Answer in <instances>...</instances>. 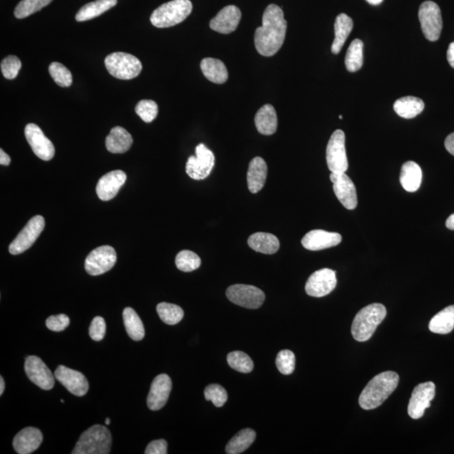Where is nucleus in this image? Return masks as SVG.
<instances>
[{"mask_svg":"<svg viewBox=\"0 0 454 454\" xmlns=\"http://www.w3.org/2000/svg\"><path fill=\"white\" fill-rule=\"evenodd\" d=\"M287 21L279 6L269 5L264 10L263 25L257 28L254 43L257 53L264 57H272L278 53L286 39Z\"/></svg>","mask_w":454,"mask_h":454,"instance_id":"f257e3e1","label":"nucleus"},{"mask_svg":"<svg viewBox=\"0 0 454 454\" xmlns=\"http://www.w3.org/2000/svg\"><path fill=\"white\" fill-rule=\"evenodd\" d=\"M399 380L398 374L393 371L383 372L375 376L362 391L359 400L360 407L364 409L380 407L396 390Z\"/></svg>","mask_w":454,"mask_h":454,"instance_id":"f03ea898","label":"nucleus"},{"mask_svg":"<svg viewBox=\"0 0 454 454\" xmlns=\"http://www.w3.org/2000/svg\"><path fill=\"white\" fill-rule=\"evenodd\" d=\"M386 306L379 303L365 306L360 310L352 324V335L357 342H366L374 335L380 323L385 320Z\"/></svg>","mask_w":454,"mask_h":454,"instance_id":"7ed1b4c3","label":"nucleus"},{"mask_svg":"<svg viewBox=\"0 0 454 454\" xmlns=\"http://www.w3.org/2000/svg\"><path fill=\"white\" fill-rule=\"evenodd\" d=\"M193 10L190 0H172L165 3L151 14V24L157 28L175 27L186 19Z\"/></svg>","mask_w":454,"mask_h":454,"instance_id":"20e7f679","label":"nucleus"},{"mask_svg":"<svg viewBox=\"0 0 454 454\" xmlns=\"http://www.w3.org/2000/svg\"><path fill=\"white\" fill-rule=\"evenodd\" d=\"M112 438L104 426L94 425L81 435L73 454H108L112 449Z\"/></svg>","mask_w":454,"mask_h":454,"instance_id":"39448f33","label":"nucleus"},{"mask_svg":"<svg viewBox=\"0 0 454 454\" xmlns=\"http://www.w3.org/2000/svg\"><path fill=\"white\" fill-rule=\"evenodd\" d=\"M108 72L118 79H135L141 73V61L133 55L125 53H114L108 55L105 60Z\"/></svg>","mask_w":454,"mask_h":454,"instance_id":"423d86ee","label":"nucleus"},{"mask_svg":"<svg viewBox=\"0 0 454 454\" xmlns=\"http://www.w3.org/2000/svg\"><path fill=\"white\" fill-rule=\"evenodd\" d=\"M418 17L423 33L430 42H436L440 38L442 29L441 10L437 3L426 1L420 5Z\"/></svg>","mask_w":454,"mask_h":454,"instance_id":"0eeeda50","label":"nucleus"},{"mask_svg":"<svg viewBox=\"0 0 454 454\" xmlns=\"http://www.w3.org/2000/svg\"><path fill=\"white\" fill-rule=\"evenodd\" d=\"M345 134L342 130L332 133L327 147V162L331 173H345L349 168L345 147Z\"/></svg>","mask_w":454,"mask_h":454,"instance_id":"6e6552de","label":"nucleus"},{"mask_svg":"<svg viewBox=\"0 0 454 454\" xmlns=\"http://www.w3.org/2000/svg\"><path fill=\"white\" fill-rule=\"evenodd\" d=\"M197 156H191L186 164V173L191 179L203 180L210 175L215 166V155L204 144L195 149Z\"/></svg>","mask_w":454,"mask_h":454,"instance_id":"1a4fd4ad","label":"nucleus"},{"mask_svg":"<svg viewBox=\"0 0 454 454\" xmlns=\"http://www.w3.org/2000/svg\"><path fill=\"white\" fill-rule=\"evenodd\" d=\"M45 228V219L42 216L32 217L18 234L9 247V252L12 255L24 253L34 244Z\"/></svg>","mask_w":454,"mask_h":454,"instance_id":"9d476101","label":"nucleus"},{"mask_svg":"<svg viewBox=\"0 0 454 454\" xmlns=\"http://www.w3.org/2000/svg\"><path fill=\"white\" fill-rule=\"evenodd\" d=\"M228 300L247 309H257L264 304L265 294L260 289L247 284H234L227 290Z\"/></svg>","mask_w":454,"mask_h":454,"instance_id":"9b49d317","label":"nucleus"},{"mask_svg":"<svg viewBox=\"0 0 454 454\" xmlns=\"http://www.w3.org/2000/svg\"><path fill=\"white\" fill-rule=\"evenodd\" d=\"M117 260L116 250L110 246H101L94 249L86 257V270L88 275L98 276L112 269Z\"/></svg>","mask_w":454,"mask_h":454,"instance_id":"f8f14e48","label":"nucleus"},{"mask_svg":"<svg viewBox=\"0 0 454 454\" xmlns=\"http://www.w3.org/2000/svg\"><path fill=\"white\" fill-rule=\"evenodd\" d=\"M336 272L330 268H323L313 273L305 284V292L310 297L320 298L329 294L337 286Z\"/></svg>","mask_w":454,"mask_h":454,"instance_id":"ddd939ff","label":"nucleus"},{"mask_svg":"<svg viewBox=\"0 0 454 454\" xmlns=\"http://www.w3.org/2000/svg\"><path fill=\"white\" fill-rule=\"evenodd\" d=\"M436 394V386L433 382L420 383L415 387L408 405V415L412 419H420L426 409L431 407V401Z\"/></svg>","mask_w":454,"mask_h":454,"instance_id":"4468645a","label":"nucleus"},{"mask_svg":"<svg viewBox=\"0 0 454 454\" xmlns=\"http://www.w3.org/2000/svg\"><path fill=\"white\" fill-rule=\"evenodd\" d=\"M25 136L33 153L40 160L50 161L55 155V147L38 125L29 123L25 128Z\"/></svg>","mask_w":454,"mask_h":454,"instance_id":"2eb2a0df","label":"nucleus"},{"mask_svg":"<svg viewBox=\"0 0 454 454\" xmlns=\"http://www.w3.org/2000/svg\"><path fill=\"white\" fill-rule=\"evenodd\" d=\"M25 374L32 383L44 390H50L55 385V375L46 364L36 356H29L25 360Z\"/></svg>","mask_w":454,"mask_h":454,"instance_id":"dca6fc26","label":"nucleus"},{"mask_svg":"<svg viewBox=\"0 0 454 454\" xmlns=\"http://www.w3.org/2000/svg\"><path fill=\"white\" fill-rule=\"evenodd\" d=\"M330 179L333 184L336 197L346 209L354 210L357 205L356 187L345 173H331Z\"/></svg>","mask_w":454,"mask_h":454,"instance_id":"f3484780","label":"nucleus"},{"mask_svg":"<svg viewBox=\"0 0 454 454\" xmlns=\"http://www.w3.org/2000/svg\"><path fill=\"white\" fill-rule=\"evenodd\" d=\"M54 375L58 381L75 396L81 397L87 394L88 382L82 373L60 365L55 371Z\"/></svg>","mask_w":454,"mask_h":454,"instance_id":"a211bd4d","label":"nucleus"},{"mask_svg":"<svg viewBox=\"0 0 454 454\" xmlns=\"http://www.w3.org/2000/svg\"><path fill=\"white\" fill-rule=\"evenodd\" d=\"M172 390V380L167 375H160L151 383L147 396V405L151 411H158L164 407Z\"/></svg>","mask_w":454,"mask_h":454,"instance_id":"6ab92c4d","label":"nucleus"},{"mask_svg":"<svg viewBox=\"0 0 454 454\" xmlns=\"http://www.w3.org/2000/svg\"><path fill=\"white\" fill-rule=\"evenodd\" d=\"M241 18L242 13L238 7L228 5L210 21V27L221 34H230L238 28Z\"/></svg>","mask_w":454,"mask_h":454,"instance_id":"aec40b11","label":"nucleus"},{"mask_svg":"<svg viewBox=\"0 0 454 454\" xmlns=\"http://www.w3.org/2000/svg\"><path fill=\"white\" fill-rule=\"evenodd\" d=\"M127 181V175L121 171H114L106 173L99 180L96 186V193L103 201H112L116 197Z\"/></svg>","mask_w":454,"mask_h":454,"instance_id":"412c9836","label":"nucleus"},{"mask_svg":"<svg viewBox=\"0 0 454 454\" xmlns=\"http://www.w3.org/2000/svg\"><path fill=\"white\" fill-rule=\"evenodd\" d=\"M342 239V236L337 232L313 230L302 238L301 244L305 249L320 251L340 244Z\"/></svg>","mask_w":454,"mask_h":454,"instance_id":"4be33fe9","label":"nucleus"},{"mask_svg":"<svg viewBox=\"0 0 454 454\" xmlns=\"http://www.w3.org/2000/svg\"><path fill=\"white\" fill-rule=\"evenodd\" d=\"M42 441V433L38 428L27 427L14 437L13 446L17 453L29 454L36 451Z\"/></svg>","mask_w":454,"mask_h":454,"instance_id":"5701e85b","label":"nucleus"},{"mask_svg":"<svg viewBox=\"0 0 454 454\" xmlns=\"http://www.w3.org/2000/svg\"><path fill=\"white\" fill-rule=\"evenodd\" d=\"M268 166L263 158L254 157L250 162L249 171H247V186L251 193L257 194L263 189L267 179Z\"/></svg>","mask_w":454,"mask_h":454,"instance_id":"b1692460","label":"nucleus"},{"mask_svg":"<svg viewBox=\"0 0 454 454\" xmlns=\"http://www.w3.org/2000/svg\"><path fill=\"white\" fill-rule=\"evenodd\" d=\"M132 143L131 135L121 127L112 128L105 140L106 149L112 153H127Z\"/></svg>","mask_w":454,"mask_h":454,"instance_id":"393cba45","label":"nucleus"},{"mask_svg":"<svg viewBox=\"0 0 454 454\" xmlns=\"http://www.w3.org/2000/svg\"><path fill=\"white\" fill-rule=\"evenodd\" d=\"M254 121L257 130L260 134L264 136L275 134L278 127V117L274 106L267 104L262 107L258 110Z\"/></svg>","mask_w":454,"mask_h":454,"instance_id":"a878e982","label":"nucleus"},{"mask_svg":"<svg viewBox=\"0 0 454 454\" xmlns=\"http://www.w3.org/2000/svg\"><path fill=\"white\" fill-rule=\"evenodd\" d=\"M423 180V171L415 162L409 161L402 166L400 181L402 187L407 192H416L419 190Z\"/></svg>","mask_w":454,"mask_h":454,"instance_id":"bb28decb","label":"nucleus"},{"mask_svg":"<svg viewBox=\"0 0 454 454\" xmlns=\"http://www.w3.org/2000/svg\"><path fill=\"white\" fill-rule=\"evenodd\" d=\"M201 68L203 75L210 82L223 84L228 79L227 66L219 59L206 58L201 62Z\"/></svg>","mask_w":454,"mask_h":454,"instance_id":"cd10ccee","label":"nucleus"},{"mask_svg":"<svg viewBox=\"0 0 454 454\" xmlns=\"http://www.w3.org/2000/svg\"><path fill=\"white\" fill-rule=\"evenodd\" d=\"M247 244L256 252L264 254H274L278 252L280 246L276 236L266 232H257L251 235L247 240Z\"/></svg>","mask_w":454,"mask_h":454,"instance_id":"c85d7f7f","label":"nucleus"},{"mask_svg":"<svg viewBox=\"0 0 454 454\" xmlns=\"http://www.w3.org/2000/svg\"><path fill=\"white\" fill-rule=\"evenodd\" d=\"M353 28V21L346 14H340L336 19L335 39L331 45V53L338 54L340 53L343 45L348 39L351 31Z\"/></svg>","mask_w":454,"mask_h":454,"instance_id":"c756f323","label":"nucleus"},{"mask_svg":"<svg viewBox=\"0 0 454 454\" xmlns=\"http://www.w3.org/2000/svg\"><path fill=\"white\" fill-rule=\"evenodd\" d=\"M425 104L422 99L413 96L399 99L394 105V112L405 119L415 118L423 112Z\"/></svg>","mask_w":454,"mask_h":454,"instance_id":"7c9ffc66","label":"nucleus"},{"mask_svg":"<svg viewBox=\"0 0 454 454\" xmlns=\"http://www.w3.org/2000/svg\"><path fill=\"white\" fill-rule=\"evenodd\" d=\"M429 329L433 333L449 334L454 329V305L442 310L430 320Z\"/></svg>","mask_w":454,"mask_h":454,"instance_id":"2f4dec72","label":"nucleus"},{"mask_svg":"<svg viewBox=\"0 0 454 454\" xmlns=\"http://www.w3.org/2000/svg\"><path fill=\"white\" fill-rule=\"evenodd\" d=\"M117 0H96V1L87 3L81 8L76 14V21L79 22L87 21L101 16L116 6Z\"/></svg>","mask_w":454,"mask_h":454,"instance_id":"473e14b6","label":"nucleus"},{"mask_svg":"<svg viewBox=\"0 0 454 454\" xmlns=\"http://www.w3.org/2000/svg\"><path fill=\"white\" fill-rule=\"evenodd\" d=\"M256 439L255 431L247 428L240 431L232 438L226 446L228 454H240L246 451Z\"/></svg>","mask_w":454,"mask_h":454,"instance_id":"72a5a7b5","label":"nucleus"},{"mask_svg":"<svg viewBox=\"0 0 454 454\" xmlns=\"http://www.w3.org/2000/svg\"><path fill=\"white\" fill-rule=\"evenodd\" d=\"M123 320L125 330L129 337L134 341H141L145 337V328L141 318L131 307H127L123 312Z\"/></svg>","mask_w":454,"mask_h":454,"instance_id":"f704fd0d","label":"nucleus"},{"mask_svg":"<svg viewBox=\"0 0 454 454\" xmlns=\"http://www.w3.org/2000/svg\"><path fill=\"white\" fill-rule=\"evenodd\" d=\"M364 64V43L360 39L353 40L350 44L345 58V65L348 71H359Z\"/></svg>","mask_w":454,"mask_h":454,"instance_id":"c9c22d12","label":"nucleus"},{"mask_svg":"<svg viewBox=\"0 0 454 454\" xmlns=\"http://www.w3.org/2000/svg\"><path fill=\"white\" fill-rule=\"evenodd\" d=\"M157 312L162 322L168 325H176L182 320L184 313L179 305L162 302L157 306Z\"/></svg>","mask_w":454,"mask_h":454,"instance_id":"e433bc0d","label":"nucleus"},{"mask_svg":"<svg viewBox=\"0 0 454 454\" xmlns=\"http://www.w3.org/2000/svg\"><path fill=\"white\" fill-rule=\"evenodd\" d=\"M228 364L231 368L243 374H249L253 370L254 364L251 357L241 351H235L228 354Z\"/></svg>","mask_w":454,"mask_h":454,"instance_id":"4c0bfd02","label":"nucleus"},{"mask_svg":"<svg viewBox=\"0 0 454 454\" xmlns=\"http://www.w3.org/2000/svg\"><path fill=\"white\" fill-rule=\"evenodd\" d=\"M53 0H21L14 10L17 19H24L47 6Z\"/></svg>","mask_w":454,"mask_h":454,"instance_id":"58836bf2","label":"nucleus"},{"mask_svg":"<svg viewBox=\"0 0 454 454\" xmlns=\"http://www.w3.org/2000/svg\"><path fill=\"white\" fill-rule=\"evenodd\" d=\"M177 268L183 272L197 270L201 265V260L197 253L189 250H183L176 256Z\"/></svg>","mask_w":454,"mask_h":454,"instance_id":"ea45409f","label":"nucleus"},{"mask_svg":"<svg viewBox=\"0 0 454 454\" xmlns=\"http://www.w3.org/2000/svg\"><path fill=\"white\" fill-rule=\"evenodd\" d=\"M49 73L58 86L65 88L71 86L72 73L64 65L59 62H53L49 66Z\"/></svg>","mask_w":454,"mask_h":454,"instance_id":"a19ab883","label":"nucleus"},{"mask_svg":"<svg viewBox=\"0 0 454 454\" xmlns=\"http://www.w3.org/2000/svg\"><path fill=\"white\" fill-rule=\"evenodd\" d=\"M136 113L146 123H151L158 114L157 103L151 99H143L136 106Z\"/></svg>","mask_w":454,"mask_h":454,"instance_id":"79ce46f5","label":"nucleus"},{"mask_svg":"<svg viewBox=\"0 0 454 454\" xmlns=\"http://www.w3.org/2000/svg\"><path fill=\"white\" fill-rule=\"evenodd\" d=\"M276 366L284 375L292 374L295 368V356L290 350H282L276 357Z\"/></svg>","mask_w":454,"mask_h":454,"instance_id":"37998d69","label":"nucleus"},{"mask_svg":"<svg viewBox=\"0 0 454 454\" xmlns=\"http://www.w3.org/2000/svg\"><path fill=\"white\" fill-rule=\"evenodd\" d=\"M205 397L206 401H212L216 407H223L228 399L227 390L216 383H212L206 387Z\"/></svg>","mask_w":454,"mask_h":454,"instance_id":"c03bdc74","label":"nucleus"},{"mask_svg":"<svg viewBox=\"0 0 454 454\" xmlns=\"http://www.w3.org/2000/svg\"><path fill=\"white\" fill-rule=\"evenodd\" d=\"M21 66V62L17 57L9 56L5 58L1 62V71L3 77L7 79H16Z\"/></svg>","mask_w":454,"mask_h":454,"instance_id":"a18cd8bd","label":"nucleus"},{"mask_svg":"<svg viewBox=\"0 0 454 454\" xmlns=\"http://www.w3.org/2000/svg\"><path fill=\"white\" fill-rule=\"evenodd\" d=\"M106 332V324L101 316H96L92 320L90 327V336L94 341L99 342L104 339Z\"/></svg>","mask_w":454,"mask_h":454,"instance_id":"49530a36","label":"nucleus"},{"mask_svg":"<svg viewBox=\"0 0 454 454\" xmlns=\"http://www.w3.org/2000/svg\"><path fill=\"white\" fill-rule=\"evenodd\" d=\"M70 319L64 314L48 317L46 325L48 329L53 331H62L69 326Z\"/></svg>","mask_w":454,"mask_h":454,"instance_id":"de8ad7c7","label":"nucleus"},{"mask_svg":"<svg viewBox=\"0 0 454 454\" xmlns=\"http://www.w3.org/2000/svg\"><path fill=\"white\" fill-rule=\"evenodd\" d=\"M167 442L164 439L160 440H155L151 442L149 446H147L146 454H167L168 451Z\"/></svg>","mask_w":454,"mask_h":454,"instance_id":"09e8293b","label":"nucleus"},{"mask_svg":"<svg viewBox=\"0 0 454 454\" xmlns=\"http://www.w3.org/2000/svg\"><path fill=\"white\" fill-rule=\"evenodd\" d=\"M445 147L450 154L454 156V132L448 136L445 140Z\"/></svg>","mask_w":454,"mask_h":454,"instance_id":"8fccbe9b","label":"nucleus"},{"mask_svg":"<svg viewBox=\"0 0 454 454\" xmlns=\"http://www.w3.org/2000/svg\"><path fill=\"white\" fill-rule=\"evenodd\" d=\"M446 58H448L450 66L454 68V42L450 44L449 47L448 53H446Z\"/></svg>","mask_w":454,"mask_h":454,"instance_id":"3c124183","label":"nucleus"},{"mask_svg":"<svg viewBox=\"0 0 454 454\" xmlns=\"http://www.w3.org/2000/svg\"><path fill=\"white\" fill-rule=\"evenodd\" d=\"M11 160L9 155H7L3 149L0 150V164L3 166H9Z\"/></svg>","mask_w":454,"mask_h":454,"instance_id":"603ef678","label":"nucleus"},{"mask_svg":"<svg viewBox=\"0 0 454 454\" xmlns=\"http://www.w3.org/2000/svg\"><path fill=\"white\" fill-rule=\"evenodd\" d=\"M446 227L449 228V230L454 231V214L450 216L448 218V220H446Z\"/></svg>","mask_w":454,"mask_h":454,"instance_id":"864d4df0","label":"nucleus"},{"mask_svg":"<svg viewBox=\"0 0 454 454\" xmlns=\"http://www.w3.org/2000/svg\"><path fill=\"white\" fill-rule=\"evenodd\" d=\"M5 380H3V378L1 376V378H0V394H3V391H5Z\"/></svg>","mask_w":454,"mask_h":454,"instance_id":"5fc2aeb1","label":"nucleus"},{"mask_svg":"<svg viewBox=\"0 0 454 454\" xmlns=\"http://www.w3.org/2000/svg\"><path fill=\"white\" fill-rule=\"evenodd\" d=\"M366 1L372 5H379L383 0H366Z\"/></svg>","mask_w":454,"mask_h":454,"instance_id":"6e6d98bb","label":"nucleus"},{"mask_svg":"<svg viewBox=\"0 0 454 454\" xmlns=\"http://www.w3.org/2000/svg\"><path fill=\"white\" fill-rule=\"evenodd\" d=\"M105 424H106V425H110V418H106Z\"/></svg>","mask_w":454,"mask_h":454,"instance_id":"4d7b16f0","label":"nucleus"},{"mask_svg":"<svg viewBox=\"0 0 454 454\" xmlns=\"http://www.w3.org/2000/svg\"><path fill=\"white\" fill-rule=\"evenodd\" d=\"M339 119L342 120V116H339Z\"/></svg>","mask_w":454,"mask_h":454,"instance_id":"13d9d810","label":"nucleus"}]
</instances>
